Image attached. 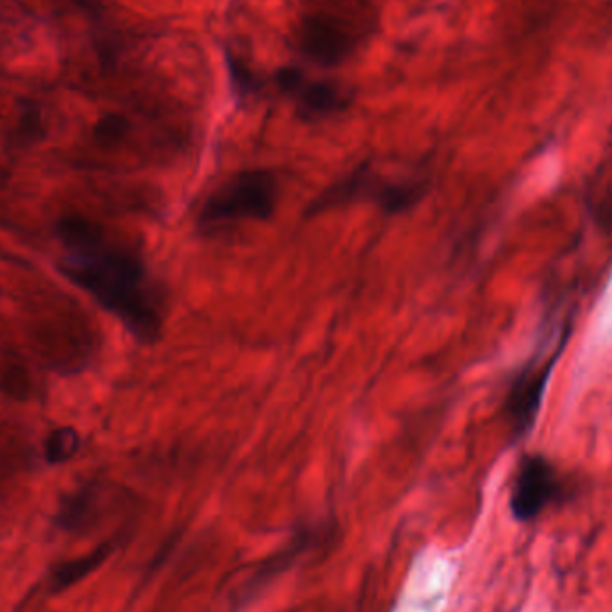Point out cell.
<instances>
[{
	"mask_svg": "<svg viewBox=\"0 0 612 612\" xmlns=\"http://www.w3.org/2000/svg\"><path fill=\"white\" fill-rule=\"evenodd\" d=\"M63 242L61 271L113 313L143 344L158 341L165 322V301L133 248L99 222L70 215L58 224Z\"/></svg>",
	"mask_w": 612,
	"mask_h": 612,
	"instance_id": "1",
	"label": "cell"
},
{
	"mask_svg": "<svg viewBox=\"0 0 612 612\" xmlns=\"http://www.w3.org/2000/svg\"><path fill=\"white\" fill-rule=\"evenodd\" d=\"M26 337L40 362L63 373L83 369L97 350L96 330L83 310L60 294L29 304Z\"/></svg>",
	"mask_w": 612,
	"mask_h": 612,
	"instance_id": "2",
	"label": "cell"
},
{
	"mask_svg": "<svg viewBox=\"0 0 612 612\" xmlns=\"http://www.w3.org/2000/svg\"><path fill=\"white\" fill-rule=\"evenodd\" d=\"M378 0H304L298 47L309 60H345L377 26Z\"/></svg>",
	"mask_w": 612,
	"mask_h": 612,
	"instance_id": "3",
	"label": "cell"
},
{
	"mask_svg": "<svg viewBox=\"0 0 612 612\" xmlns=\"http://www.w3.org/2000/svg\"><path fill=\"white\" fill-rule=\"evenodd\" d=\"M280 198L277 175L265 169L237 172L204 199L198 212V228L215 235L249 222L272 217Z\"/></svg>",
	"mask_w": 612,
	"mask_h": 612,
	"instance_id": "4",
	"label": "cell"
},
{
	"mask_svg": "<svg viewBox=\"0 0 612 612\" xmlns=\"http://www.w3.org/2000/svg\"><path fill=\"white\" fill-rule=\"evenodd\" d=\"M427 190L429 187L423 180H397L364 163L322 190L310 203L307 215H322L328 210L354 203L373 204L389 215H398L414 208Z\"/></svg>",
	"mask_w": 612,
	"mask_h": 612,
	"instance_id": "5",
	"label": "cell"
},
{
	"mask_svg": "<svg viewBox=\"0 0 612 612\" xmlns=\"http://www.w3.org/2000/svg\"><path fill=\"white\" fill-rule=\"evenodd\" d=\"M568 496L570 483L562 476L558 465L541 453H530L521 459L509 500L515 520L521 523L534 521L548 506L555 505Z\"/></svg>",
	"mask_w": 612,
	"mask_h": 612,
	"instance_id": "6",
	"label": "cell"
},
{
	"mask_svg": "<svg viewBox=\"0 0 612 612\" xmlns=\"http://www.w3.org/2000/svg\"><path fill=\"white\" fill-rule=\"evenodd\" d=\"M558 359L559 354L555 353L544 362H530L514 378L511 389L506 392L503 412H505L506 423L511 427L515 438H523L525 433L534 429L539 410L543 405L544 391H546Z\"/></svg>",
	"mask_w": 612,
	"mask_h": 612,
	"instance_id": "7",
	"label": "cell"
},
{
	"mask_svg": "<svg viewBox=\"0 0 612 612\" xmlns=\"http://www.w3.org/2000/svg\"><path fill=\"white\" fill-rule=\"evenodd\" d=\"M278 84L287 96L294 99L298 110L309 119L330 117L345 107V97L339 88L330 83L309 81L295 70H281Z\"/></svg>",
	"mask_w": 612,
	"mask_h": 612,
	"instance_id": "8",
	"label": "cell"
},
{
	"mask_svg": "<svg viewBox=\"0 0 612 612\" xmlns=\"http://www.w3.org/2000/svg\"><path fill=\"white\" fill-rule=\"evenodd\" d=\"M131 133H133L131 119L119 111H110L101 119H97L92 128V140L102 151H113L122 148Z\"/></svg>",
	"mask_w": 612,
	"mask_h": 612,
	"instance_id": "9",
	"label": "cell"
},
{
	"mask_svg": "<svg viewBox=\"0 0 612 612\" xmlns=\"http://www.w3.org/2000/svg\"><path fill=\"white\" fill-rule=\"evenodd\" d=\"M108 555H110V546H101L87 553V555H81L79 559L63 562L52 573V585L61 590V588L76 584V582L83 580L84 576L90 575L92 571L101 566L102 562L107 561Z\"/></svg>",
	"mask_w": 612,
	"mask_h": 612,
	"instance_id": "10",
	"label": "cell"
},
{
	"mask_svg": "<svg viewBox=\"0 0 612 612\" xmlns=\"http://www.w3.org/2000/svg\"><path fill=\"white\" fill-rule=\"evenodd\" d=\"M79 448L78 433L72 429H60L51 433V438L47 439L46 455L47 461L60 462L69 461L76 455Z\"/></svg>",
	"mask_w": 612,
	"mask_h": 612,
	"instance_id": "11",
	"label": "cell"
},
{
	"mask_svg": "<svg viewBox=\"0 0 612 612\" xmlns=\"http://www.w3.org/2000/svg\"><path fill=\"white\" fill-rule=\"evenodd\" d=\"M42 128L43 122L40 111L28 108L20 116L17 131H14V140H19V142H32V140H37L42 134Z\"/></svg>",
	"mask_w": 612,
	"mask_h": 612,
	"instance_id": "12",
	"label": "cell"
},
{
	"mask_svg": "<svg viewBox=\"0 0 612 612\" xmlns=\"http://www.w3.org/2000/svg\"><path fill=\"white\" fill-rule=\"evenodd\" d=\"M74 2H76V4L81 6V8H83V10H87V11H96L97 10L96 0H74Z\"/></svg>",
	"mask_w": 612,
	"mask_h": 612,
	"instance_id": "13",
	"label": "cell"
}]
</instances>
